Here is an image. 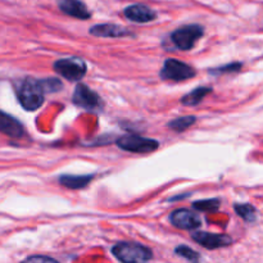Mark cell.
Here are the masks:
<instances>
[{"label": "cell", "instance_id": "obj_10", "mask_svg": "<svg viewBox=\"0 0 263 263\" xmlns=\"http://www.w3.org/2000/svg\"><path fill=\"white\" fill-rule=\"evenodd\" d=\"M123 14L128 21L136 23H146L156 20V12L143 4H134L123 10Z\"/></svg>", "mask_w": 263, "mask_h": 263}, {"label": "cell", "instance_id": "obj_14", "mask_svg": "<svg viewBox=\"0 0 263 263\" xmlns=\"http://www.w3.org/2000/svg\"><path fill=\"white\" fill-rule=\"evenodd\" d=\"M92 175H79V176H74V175H63V176L59 177V182H61L63 186L68 187V189H82V187L87 186L90 184V181L92 180Z\"/></svg>", "mask_w": 263, "mask_h": 263}, {"label": "cell", "instance_id": "obj_12", "mask_svg": "<svg viewBox=\"0 0 263 263\" xmlns=\"http://www.w3.org/2000/svg\"><path fill=\"white\" fill-rule=\"evenodd\" d=\"M59 9L71 17L79 20H89L91 13L86 8V5L80 0H57Z\"/></svg>", "mask_w": 263, "mask_h": 263}, {"label": "cell", "instance_id": "obj_5", "mask_svg": "<svg viewBox=\"0 0 263 263\" xmlns=\"http://www.w3.org/2000/svg\"><path fill=\"white\" fill-rule=\"evenodd\" d=\"M197 74L193 67L184 62L176 61V59H167L163 64V68L161 69L162 80H168V81H185Z\"/></svg>", "mask_w": 263, "mask_h": 263}, {"label": "cell", "instance_id": "obj_9", "mask_svg": "<svg viewBox=\"0 0 263 263\" xmlns=\"http://www.w3.org/2000/svg\"><path fill=\"white\" fill-rule=\"evenodd\" d=\"M170 221L174 226L181 230H195L200 228L202 221L200 217L194 212L187 210H176L170 215Z\"/></svg>", "mask_w": 263, "mask_h": 263}, {"label": "cell", "instance_id": "obj_22", "mask_svg": "<svg viewBox=\"0 0 263 263\" xmlns=\"http://www.w3.org/2000/svg\"><path fill=\"white\" fill-rule=\"evenodd\" d=\"M27 262H57L55 259L50 258V257H45V256H33V257H28L26 258Z\"/></svg>", "mask_w": 263, "mask_h": 263}, {"label": "cell", "instance_id": "obj_1", "mask_svg": "<svg viewBox=\"0 0 263 263\" xmlns=\"http://www.w3.org/2000/svg\"><path fill=\"white\" fill-rule=\"evenodd\" d=\"M44 87L41 80H35L32 77L22 80L17 87V98L20 104L26 110H36L44 103Z\"/></svg>", "mask_w": 263, "mask_h": 263}, {"label": "cell", "instance_id": "obj_19", "mask_svg": "<svg viewBox=\"0 0 263 263\" xmlns=\"http://www.w3.org/2000/svg\"><path fill=\"white\" fill-rule=\"evenodd\" d=\"M175 253H176L177 256L182 257V258L187 259V261H198V259H199V254L186 246L177 247V248L175 249Z\"/></svg>", "mask_w": 263, "mask_h": 263}, {"label": "cell", "instance_id": "obj_21", "mask_svg": "<svg viewBox=\"0 0 263 263\" xmlns=\"http://www.w3.org/2000/svg\"><path fill=\"white\" fill-rule=\"evenodd\" d=\"M241 68V63H231V64H226V66L218 67L216 69H211L210 73L213 74H218V73H228V72H238L240 71Z\"/></svg>", "mask_w": 263, "mask_h": 263}, {"label": "cell", "instance_id": "obj_18", "mask_svg": "<svg viewBox=\"0 0 263 263\" xmlns=\"http://www.w3.org/2000/svg\"><path fill=\"white\" fill-rule=\"evenodd\" d=\"M235 212L247 222H253L256 220V210L251 204H235Z\"/></svg>", "mask_w": 263, "mask_h": 263}, {"label": "cell", "instance_id": "obj_7", "mask_svg": "<svg viewBox=\"0 0 263 263\" xmlns=\"http://www.w3.org/2000/svg\"><path fill=\"white\" fill-rule=\"evenodd\" d=\"M72 102L85 110H97L102 108V100L95 91L84 84H79L72 95Z\"/></svg>", "mask_w": 263, "mask_h": 263}, {"label": "cell", "instance_id": "obj_13", "mask_svg": "<svg viewBox=\"0 0 263 263\" xmlns=\"http://www.w3.org/2000/svg\"><path fill=\"white\" fill-rule=\"evenodd\" d=\"M89 32L98 37H125V36L133 35V32L127 28L121 27L118 25H112V23L95 25L94 27L90 28Z\"/></svg>", "mask_w": 263, "mask_h": 263}, {"label": "cell", "instance_id": "obj_16", "mask_svg": "<svg viewBox=\"0 0 263 263\" xmlns=\"http://www.w3.org/2000/svg\"><path fill=\"white\" fill-rule=\"evenodd\" d=\"M197 118L194 116H185V117L176 118V120H172L171 122H168V127L171 130L176 131V133H181V131H185L186 128H189L190 126L194 125Z\"/></svg>", "mask_w": 263, "mask_h": 263}, {"label": "cell", "instance_id": "obj_17", "mask_svg": "<svg viewBox=\"0 0 263 263\" xmlns=\"http://www.w3.org/2000/svg\"><path fill=\"white\" fill-rule=\"evenodd\" d=\"M194 210L200 211V212H208L213 213L217 212L220 208V200L218 199H207V200H199L193 204Z\"/></svg>", "mask_w": 263, "mask_h": 263}, {"label": "cell", "instance_id": "obj_3", "mask_svg": "<svg viewBox=\"0 0 263 263\" xmlns=\"http://www.w3.org/2000/svg\"><path fill=\"white\" fill-rule=\"evenodd\" d=\"M54 71L69 81H79L86 74V63L81 58H63L54 63Z\"/></svg>", "mask_w": 263, "mask_h": 263}, {"label": "cell", "instance_id": "obj_20", "mask_svg": "<svg viewBox=\"0 0 263 263\" xmlns=\"http://www.w3.org/2000/svg\"><path fill=\"white\" fill-rule=\"evenodd\" d=\"M41 85H43L45 92H55L62 90V87H63V84L57 79L41 80Z\"/></svg>", "mask_w": 263, "mask_h": 263}, {"label": "cell", "instance_id": "obj_15", "mask_svg": "<svg viewBox=\"0 0 263 263\" xmlns=\"http://www.w3.org/2000/svg\"><path fill=\"white\" fill-rule=\"evenodd\" d=\"M212 92L211 87H198V89L193 90L189 94H186L185 97H182L181 103L185 105H197L207 97L208 94Z\"/></svg>", "mask_w": 263, "mask_h": 263}, {"label": "cell", "instance_id": "obj_11", "mask_svg": "<svg viewBox=\"0 0 263 263\" xmlns=\"http://www.w3.org/2000/svg\"><path fill=\"white\" fill-rule=\"evenodd\" d=\"M0 133L9 136V138L20 139L25 134V128H23L22 123L20 121L15 120L14 117L9 116L8 113L0 110Z\"/></svg>", "mask_w": 263, "mask_h": 263}, {"label": "cell", "instance_id": "obj_4", "mask_svg": "<svg viewBox=\"0 0 263 263\" xmlns=\"http://www.w3.org/2000/svg\"><path fill=\"white\" fill-rule=\"evenodd\" d=\"M203 33H204V30L202 26L189 25L174 31L171 35V40L176 48L181 49V50H190L192 48H194Z\"/></svg>", "mask_w": 263, "mask_h": 263}, {"label": "cell", "instance_id": "obj_8", "mask_svg": "<svg viewBox=\"0 0 263 263\" xmlns=\"http://www.w3.org/2000/svg\"><path fill=\"white\" fill-rule=\"evenodd\" d=\"M192 238L197 241L199 246L207 249H217L222 247H228L233 243V239L225 234H211L205 231H197L192 234Z\"/></svg>", "mask_w": 263, "mask_h": 263}, {"label": "cell", "instance_id": "obj_2", "mask_svg": "<svg viewBox=\"0 0 263 263\" xmlns=\"http://www.w3.org/2000/svg\"><path fill=\"white\" fill-rule=\"evenodd\" d=\"M112 253L123 263L146 262L153 258V252L138 243H118L112 248Z\"/></svg>", "mask_w": 263, "mask_h": 263}, {"label": "cell", "instance_id": "obj_6", "mask_svg": "<svg viewBox=\"0 0 263 263\" xmlns=\"http://www.w3.org/2000/svg\"><path fill=\"white\" fill-rule=\"evenodd\" d=\"M117 146L122 151L133 153H151L159 146V143L154 139L143 138L138 135L122 136L117 140Z\"/></svg>", "mask_w": 263, "mask_h": 263}]
</instances>
